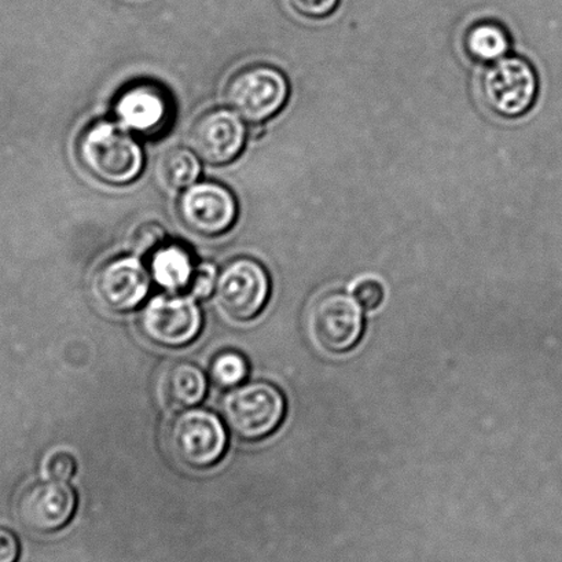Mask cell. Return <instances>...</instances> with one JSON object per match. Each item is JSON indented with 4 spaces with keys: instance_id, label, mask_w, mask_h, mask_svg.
I'll list each match as a JSON object with an SVG mask.
<instances>
[{
    "instance_id": "13",
    "label": "cell",
    "mask_w": 562,
    "mask_h": 562,
    "mask_svg": "<svg viewBox=\"0 0 562 562\" xmlns=\"http://www.w3.org/2000/svg\"><path fill=\"white\" fill-rule=\"evenodd\" d=\"M114 114L125 130L150 136L161 133L171 122L172 105L161 87L138 83L119 95Z\"/></svg>"
},
{
    "instance_id": "22",
    "label": "cell",
    "mask_w": 562,
    "mask_h": 562,
    "mask_svg": "<svg viewBox=\"0 0 562 562\" xmlns=\"http://www.w3.org/2000/svg\"><path fill=\"white\" fill-rule=\"evenodd\" d=\"M164 239H166V231L161 226L157 223H146L136 231L133 248L136 254H147L160 247Z\"/></svg>"
},
{
    "instance_id": "20",
    "label": "cell",
    "mask_w": 562,
    "mask_h": 562,
    "mask_svg": "<svg viewBox=\"0 0 562 562\" xmlns=\"http://www.w3.org/2000/svg\"><path fill=\"white\" fill-rule=\"evenodd\" d=\"M48 480H57V482H67L76 472V460L68 451L52 452L46 458L43 465Z\"/></svg>"
},
{
    "instance_id": "12",
    "label": "cell",
    "mask_w": 562,
    "mask_h": 562,
    "mask_svg": "<svg viewBox=\"0 0 562 562\" xmlns=\"http://www.w3.org/2000/svg\"><path fill=\"white\" fill-rule=\"evenodd\" d=\"M78 505L76 494L65 482L47 480L35 483L21 494L18 515L31 531L52 533L64 528L74 517Z\"/></svg>"
},
{
    "instance_id": "8",
    "label": "cell",
    "mask_w": 562,
    "mask_h": 562,
    "mask_svg": "<svg viewBox=\"0 0 562 562\" xmlns=\"http://www.w3.org/2000/svg\"><path fill=\"white\" fill-rule=\"evenodd\" d=\"M147 340L166 348H182L199 337L203 314L193 299L157 296L140 314Z\"/></svg>"
},
{
    "instance_id": "19",
    "label": "cell",
    "mask_w": 562,
    "mask_h": 562,
    "mask_svg": "<svg viewBox=\"0 0 562 562\" xmlns=\"http://www.w3.org/2000/svg\"><path fill=\"white\" fill-rule=\"evenodd\" d=\"M294 13L305 19H326L336 12L340 0H285Z\"/></svg>"
},
{
    "instance_id": "4",
    "label": "cell",
    "mask_w": 562,
    "mask_h": 562,
    "mask_svg": "<svg viewBox=\"0 0 562 562\" xmlns=\"http://www.w3.org/2000/svg\"><path fill=\"white\" fill-rule=\"evenodd\" d=\"M285 414V396L270 383L238 386L223 401V417L233 434L244 440H261L274 434Z\"/></svg>"
},
{
    "instance_id": "11",
    "label": "cell",
    "mask_w": 562,
    "mask_h": 562,
    "mask_svg": "<svg viewBox=\"0 0 562 562\" xmlns=\"http://www.w3.org/2000/svg\"><path fill=\"white\" fill-rule=\"evenodd\" d=\"M150 276L134 256L108 261L92 281L98 303L113 313H128L138 307L149 293Z\"/></svg>"
},
{
    "instance_id": "23",
    "label": "cell",
    "mask_w": 562,
    "mask_h": 562,
    "mask_svg": "<svg viewBox=\"0 0 562 562\" xmlns=\"http://www.w3.org/2000/svg\"><path fill=\"white\" fill-rule=\"evenodd\" d=\"M216 281L215 267L210 263L200 265L198 270H195L192 283H190L189 291L194 297L204 299L214 291Z\"/></svg>"
},
{
    "instance_id": "10",
    "label": "cell",
    "mask_w": 562,
    "mask_h": 562,
    "mask_svg": "<svg viewBox=\"0 0 562 562\" xmlns=\"http://www.w3.org/2000/svg\"><path fill=\"white\" fill-rule=\"evenodd\" d=\"M243 117L231 109H212L195 120L189 133V145L201 160L211 166H225L241 155L247 140Z\"/></svg>"
},
{
    "instance_id": "15",
    "label": "cell",
    "mask_w": 562,
    "mask_h": 562,
    "mask_svg": "<svg viewBox=\"0 0 562 562\" xmlns=\"http://www.w3.org/2000/svg\"><path fill=\"white\" fill-rule=\"evenodd\" d=\"M151 276L168 291H183L193 281L198 266L180 244H162L151 255Z\"/></svg>"
},
{
    "instance_id": "3",
    "label": "cell",
    "mask_w": 562,
    "mask_h": 562,
    "mask_svg": "<svg viewBox=\"0 0 562 562\" xmlns=\"http://www.w3.org/2000/svg\"><path fill=\"white\" fill-rule=\"evenodd\" d=\"M167 443L184 467L204 471L225 456L227 432L216 414L192 408L178 414L169 424Z\"/></svg>"
},
{
    "instance_id": "2",
    "label": "cell",
    "mask_w": 562,
    "mask_h": 562,
    "mask_svg": "<svg viewBox=\"0 0 562 562\" xmlns=\"http://www.w3.org/2000/svg\"><path fill=\"white\" fill-rule=\"evenodd\" d=\"M305 330L318 351L346 353L357 347L363 336V313L355 297L340 291H327L310 303Z\"/></svg>"
},
{
    "instance_id": "7",
    "label": "cell",
    "mask_w": 562,
    "mask_h": 562,
    "mask_svg": "<svg viewBox=\"0 0 562 562\" xmlns=\"http://www.w3.org/2000/svg\"><path fill=\"white\" fill-rule=\"evenodd\" d=\"M215 289L223 313L233 319L247 322L256 318L266 307L271 282L259 261L239 258L221 271Z\"/></svg>"
},
{
    "instance_id": "14",
    "label": "cell",
    "mask_w": 562,
    "mask_h": 562,
    "mask_svg": "<svg viewBox=\"0 0 562 562\" xmlns=\"http://www.w3.org/2000/svg\"><path fill=\"white\" fill-rule=\"evenodd\" d=\"M209 390L203 370L188 362H178L164 371L160 394L168 407L183 411L198 406Z\"/></svg>"
},
{
    "instance_id": "1",
    "label": "cell",
    "mask_w": 562,
    "mask_h": 562,
    "mask_svg": "<svg viewBox=\"0 0 562 562\" xmlns=\"http://www.w3.org/2000/svg\"><path fill=\"white\" fill-rule=\"evenodd\" d=\"M78 155L87 171L108 184H128L144 171L140 145L122 125L111 122L86 128L79 138Z\"/></svg>"
},
{
    "instance_id": "18",
    "label": "cell",
    "mask_w": 562,
    "mask_h": 562,
    "mask_svg": "<svg viewBox=\"0 0 562 562\" xmlns=\"http://www.w3.org/2000/svg\"><path fill=\"white\" fill-rule=\"evenodd\" d=\"M248 373L249 366L241 353L225 351L212 360L211 378L221 389H236L248 378Z\"/></svg>"
},
{
    "instance_id": "6",
    "label": "cell",
    "mask_w": 562,
    "mask_h": 562,
    "mask_svg": "<svg viewBox=\"0 0 562 562\" xmlns=\"http://www.w3.org/2000/svg\"><path fill=\"white\" fill-rule=\"evenodd\" d=\"M289 81L271 65H254L239 70L228 81L226 101L232 111L250 123H263L286 105Z\"/></svg>"
},
{
    "instance_id": "5",
    "label": "cell",
    "mask_w": 562,
    "mask_h": 562,
    "mask_svg": "<svg viewBox=\"0 0 562 562\" xmlns=\"http://www.w3.org/2000/svg\"><path fill=\"white\" fill-rule=\"evenodd\" d=\"M538 75L520 56H506L488 65L480 78V94L491 112L505 119L526 114L537 101Z\"/></svg>"
},
{
    "instance_id": "21",
    "label": "cell",
    "mask_w": 562,
    "mask_h": 562,
    "mask_svg": "<svg viewBox=\"0 0 562 562\" xmlns=\"http://www.w3.org/2000/svg\"><path fill=\"white\" fill-rule=\"evenodd\" d=\"M384 296L383 285L374 280H363L353 286L355 300H357L360 307L368 311L379 308L381 303L384 302Z\"/></svg>"
},
{
    "instance_id": "17",
    "label": "cell",
    "mask_w": 562,
    "mask_h": 562,
    "mask_svg": "<svg viewBox=\"0 0 562 562\" xmlns=\"http://www.w3.org/2000/svg\"><path fill=\"white\" fill-rule=\"evenodd\" d=\"M194 151L173 147L158 158L157 175L162 184L173 190L188 189L201 173V162Z\"/></svg>"
},
{
    "instance_id": "16",
    "label": "cell",
    "mask_w": 562,
    "mask_h": 562,
    "mask_svg": "<svg viewBox=\"0 0 562 562\" xmlns=\"http://www.w3.org/2000/svg\"><path fill=\"white\" fill-rule=\"evenodd\" d=\"M510 48L512 36L499 21H476L463 35V50L473 61L493 64L506 57Z\"/></svg>"
},
{
    "instance_id": "9",
    "label": "cell",
    "mask_w": 562,
    "mask_h": 562,
    "mask_svg": "<svg viewBox=\"0 0 562 562\" xmlns=\"http://www.w3.org/2000/svg\"><path fill=\"white\" fill-rule=\"evenodd\" d=\"M178 211L190 231L201 236L215 237L231 231L237 220L238 205L225 186L201 182L184 190Z\"/></svg>"
},
{
    "instance_id": "24",
    "label": "cell",
    "mask_w": 562,
    "mask_h": 562,
    "mask_svg": "<svg viewBox=\"0 0 562 562\" xmlns=\"http://www.w3.org/2000/svg\"><path fill=\"white\" fill-rule=\"evenodd\" d=\"M20 543L10 529L0 527V562H18Z\"/></svg>"
}]
</instances>
